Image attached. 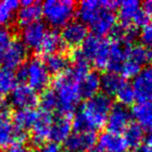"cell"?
<instances>
[{
  "label": "cell",
  "instance_id": "28",
  "mask_svg": "<svg viewBox=\"0 0 152 152\" xmlns=\"http://www.w3.org/2000/svg\"><path fill=\"white\" fill-rule=\"evenodd\" d=\"M127 57L134 61L142 67H145L150 65L152 61V50L144 45H134L130 47Z\"/></svg>",
  "mask_w": 152,
  "mask_h": 152
},
{
  "label": "cell",
  "instance_id": "10",
  "mask_svg": "<svg viewBox=\"0 0 152 152\" xmlns=\"http://www.w3.org/2000/svg\"><path fill=\"white\" fill-rule=\"evenodd\" d=\"M10 103L17 110L34 108L39 103L38 94L27 85H20L10 94Z\"/></svg>",
  "mask_w": 152,
  "mask_h": 152
},
{
  "label": "cell",
  "instance_id": "33",
  "mask_svg": "<svg viewBox=\"0 0 152 152\" xmlns=\"http://www.w3.org/2000/svg\"><path fill=\"white\" fill-rule=\"evenodd\" d=\"M119 101V104L123 106L131 105L135 101V94L132 89V86L127 83H124L118 92L115 95Z\"/></svg>",
  "mask_w": 152,
  "mask_h": 152
},
{
  "label": "cell",
  "instance_id": "13",
  "mask_svg": "<svg viewBox=\"0 0 152 152\" xmlns=\"http://www.w3.org/2000/svg\"><path fill=\"white\" fill-rule=\"evenodd\" d=\"M27 57V48L19 40H13L2 55L4 67L9 69H18Z\"/></svg>",
  "mask_w": 152,
  "mask_h": 152
},
{
  "label": "cell",
  "instance_id": "40",
  "mask_svg": "<svg viewBox=\"0 0 152 152\" xmlns=\"http://www.w3.org/2000/svg\"><path fill=\"white\" fill-rule=\"evenodd\" d=\"M144 11L146 12V14L148 15L149 18H152V0L151 1H147L144 4Z\"/></svg>",
  "mask_w": 152,
  "mask_h": 152
},
{
  "label": "cell",
  "instance_id": "11",
  "mask_svg": "<svg viewBox=\"0 0 152 152\" xmlns=\"http://www.w3.org/2000/svg\"><path fill=\"white\" fill-rule=\"evenodd\" d=\"M47 31L48 29L46 25L41 21L26 25L21 30V42L25 45L26 48L40 50Z\"/></svg>",
  "mask_w": 152,
  "mask_h": 152
},
{
  "label": "cell",
  "instance_id": "9",
  "mask_svg": "<svg viewBox=\"0 0 152 152\" xmlns=\"http://www.w3.org/2000/svg\"><path fill=\"white\" fill-rule=\"evenodd\" d=\"M88 36L89 32L87 25L79 20H72L71 22H69L67 25L64 26L61 34L64 45H67L72 48L80 46Z\"/></svg>",
  "mask_w": 152,
  "mask_h": 152
},
{
  "label": "cell",
  "instance_id": "37",
  "mask_svg": "<svg viewBox=\"0 0 152 152\" xmlns=\"http://www.w3.org/2000/svg\"><path fill=\"white\" fill-rule=\"evenodd\" d=\"M37 152H63L61 145L55 142H45L44 144L39 146Z\"/></svg>",
  "mask_w": 152,
  "mask_h": 152
},
{
  "label": "cell",
  "instance_id": "35",
  "mask_svg": "<svg viewBox=\"0 0 152 152\" xmlns=\"http://www.w3.org/2000/svg\"><path fill=\"white\" fill-rule=\"evenodd\" d=\"M13 32L7 26H0V54L4 53L7 48L13 42Z\"/></svg>",
  "mask_w": 152,
  "mask_h": 152
},
{
  "label": "cell",
  "instance_id": "14",
  "mask_svg": "<svg viewBox=\"0 0 152 152\" xmlns=\"http://www.w3.org/2000/svg\"><path fill=\"white\" fill-rule=\"evenodd\" d=\"M132 45L127 42L114 41L110 43V59H108L107 70L108 72H119L122 64L126 61L128 56L129 49Z\"/></svg>",
  "mask_w": 152,
  "mask_h": 152
},
{
  "label": "cell",
  "instance_id": "29",
  "mask_svg": "<svg viewBox=\"0 0 152 152\" xmlns=\"http://www.w3.org/2000/svg\"><path fill=\"white\" fill-rule=\"evenodd\" d=\"M144 130L137 124H129V126L124 131V139L127 143L128 148L137 149L141 147L142 143L144 141Z\"/></svg>",
  "mask_w": 152,
  "mask_h": 152
},
{
  "label": "cell",
  "instance_id": "15",
  "mask_svg": "<svg viewBox=\"0 0 152 152\" xmlns=\"http://www.w3.org/2000/svg\"><path fill=\"white\" fill-rule=\"evenodd\" d=\"M53 119L50 114L41 112L38 120L31 127V141L34 145H42L50 137Z\"/></svg>",
  "mask_w": 152,
  "mask_h": 152
},
{
  "label": "cell",
  "instance_id": "18",
  "mask_svg": "<svg viewBox=\"0 0 152 152\" xmlns=\"http://www.w3.org/2000/svg\"><path fill=\"white\" fill-rule=\"evenodd\" d=\"M131 118L135 120L144 131L152 133V101L139 102L131 112Z\"/></svg>",
  "mask_w": 152,
  "mask_h": 152
},
{
  "label": "cell",
  "instance_id": "38",
  "mask_svg": "<svg viewBox=\"0 0 152 152\" xmlns=\"http://www.w3.org/2000/svg\"><path fill=\"white\" fill-rule=\"evenodd\" d=\"M141 152H152V133H148L141 145Z\"/></svg>",
  "mask_w": 152,
  "mask_h": 152
},
{
  "label": "cell",
  "instance_id": "32",
  "mask_svg": "<svg viewBox=\"0 0 152 152\" xmlns=\"http://www.w3.org/2000/svg\"><path fill=\"white\" fill-rule=\"evenodd\" d=\"M39 103H40L41 110L43 113L50 114L57 110V98L53 90H45L43 91L41 97L39 98Z\"/></svg>",
  "mask_w": 152,
  "mask_h": 152
},
{
  "label": "cell",
  "instance_id": "34",
  "mask_svg": "<svg viewBox=\"0 0 152 152\" xmlns=\"http://www.w3.org/2000/svg\"><path fill=\"white\" fill-rule=\"evenodd\" d=\"M142 68H143L142 66H140L134 61L127 57L126 61L122 64L119 72L121 74V77H124V78H134L135 76L137 75V73L142 70Z\"/></svg>",
  "mask_w": 152,
  "mask_h": 152
},
{
  "label": "cell",
  "instance_id": "25",
  "mask_svg": "<svg viewBox=\"0 0 152 152\" xmlns=\"http://www.w3.org/2000/svg\"><path fill=\"white\" fill-rule=\"evenodd\" d=\"M63 47L64 43L61 38V34L55 30H48L40 47V51H42L46 55H49L61 52Z\"/></svg>",
  "mask_w": 152,
  "mask_h": 152
},
{
  "label": "cell",
  "instance_id": "4",
  "mask_svg": "<svg viewBox=\"0 0 152 152\" xmlns=\"http://www.w3.org/2000/svg\"><path fill=\"white\" fill-rule=\"evenodd\" d=\"M76 5L71 0H47L42 4V16L53 27H61L72 21Z\"/></svg>",
  "mask_w": 152,
  "mask_h": 152
},
{
  "label": "cell",
  "instance_id": "20",
  "mask_svg": "<svg viewBox=\"0 0 152 152\" xmlns=\"http://www.w3.org/2000/svg\"><path fill=\"white\" fill-rule=\"evenodd\" d=\"M40 112L34 108H26V110H18L14 114L12 119L16 129L19 131L25 132L28 129H31L36 121L38 120Z\"/></svg>",
  "mask_w": 152,
  "mask_h": 152
},
{
  "label": "cell",
  "instance_id": "30",
  "mask_svg": "<svg viewBox=\"0 0 152 152\" xmlns=\"http://www.w3.org/2000/svg\"><path fill=\"white\" fill-rule=\"evenodd\" d=\"M20 7L17 0H3L0 1V26H4L14 19V16Z\"/></svg>",
  "mask_w": 152,
  "mask_h": 152
},
{
  "label": "cell",
  "instance_id": "36",
  "mask_svg": "<svg viewBox=\"0 0 152 152\" xmlns=\"http://www.w3.org/2000/svg\"><path fill=\"white\" fill-rule=\"evenodd\" d=\"M141 41L143 42L144 46L148 48L152 47V23H148L142 28Z\"/></svg>",
  "mask_w": 152,
  "mask_h": 152
},
{
  "label": "cell",
  "instance_id": "42",
  "mask_svg": "<svg viewBox=\"0 0 152 152\" xmlns=\"http://www.w3.org/2000/svg\"><path fill=\"white\" fill-rule=\"evenodd\" d=\"M2 63V54H0V64Z\"/></svg>",
  "mask_w": 152,
  "mask_h": 152
},
{
  "label": "cell",
  "instance_id": "17",
  "mask_svg": "<svg viewBox=\"0 0 152 152\" xmlns=\"http://www.w3.org/2000/svg\"><path fill=\"white\" fill-rule=\"evenodd\" d=\"M98 147L101 152H127L128 150V146L124 137L110 131L99 135Z\"/></svg>",
  "mask_w": 152,
  "mask_h": 152
},
{
  "label": "cell",
  "instance_id": "3",
  "mask_svg": "<svg viewBox=\"0 0 152 152\" xmlns=\"http://www.w3.org/2000/svg\"><path fill=\"white\" fill-rule=\"evenodd\" d=\"M18 81L27 83V86L36 92L45 91L50 83V73L40 57H32L25 65L18 68L16 72Z\"/></svg>",
  "mask_w": 152,
  "mask_h": 152
},
{
  "label": "cell",
  "instance_id": "7",
  "mask_svg": "<svg viewBox=\"0 0 152 152\" xmlns=\"http://www.w3.org/2000/svg\"><path fill=\"white\" fill-rule=\"evenodd\" d=\"M132 89L135 99L140 102L152 101V65L142 68L132 80Z\"/></svg>",
  "mask_w": 152,
  "mask_h": 152
},
{
  "label": "cell",
  "instance_id": "19",
  "mask_svg": "<svg viewBox=\"0 0 152 152\" xmlns=\"http://www.w3.org/2000/svg\"><path fill=\"white\" fill-rule=\"evenodd\" d=\"M71 129L72 123L70 121L69 117L61 115L56 119H53L49 139L57 144L65 142L68 139V137L71 134Z\"/></svg>",
  "mask_w": 152,
  "mask_h": 152
},
{
  "label": "cell",
  "instance_id": "22",
  "mask_svg": "<svg viewBox=\"0 0 152 152\" xmlns=\"http://www.w3.org/2000/svg\"><path fill=\"white\" fill-rule=\"evenodd\" d=\"M44 63L49 73L61 75V74L65 73L69 69L70 59L66 54H64L61 52H57L53 53V54L46 55Z\"/></svg>",
  "mask_w": 152,
  "mask_h": 152
},
{
  "label": "cell",
  "instance_id": "41",
  "mask_svg": "<svg viewBox=\"0 0 152 152\" xmlns=\"http://www.w3.org/2000/svg\"><path fill=\"white\" fill-rule=\"evenodd\" d=\"M88 152H101L99 149H96V148H92L91 150H89Z\"/></svg>",
  "mask_w": 152,
  "mask_h": 152
},
{
  "label": "cell",
  "instance_id": "39",
  "mask_svg": "<svg viewBox=\"0 0 152 152\" xmlns=\"http://www.w3.org/2000/svg\"><path fill=\"white\" fill-rule=\"evenodd\" d=\"M7 152H30V150L24 143H16L9 148Z\"/></svg>",
  "mask_w": 152,
  "mask_h": 152
},
{
  "label": "cell",
  "instance_id": "6",
  "mask_svg": "<svg viewBox=\"0 0 152 152\" xmlns=\"http://www.w3.org/2000/svg\"><path fill=\"white\" fill-rule=\"evenodd\" d=\"M26 133L16 129L9 108L4 104H0V149L11 147L16 143H24Z\"/></svg>",
  "mask_w": 152,
  "mask_h": 152
},
{
  "label": "cell",
  "instance_id": "21",
  "mask_svg": "<svg viewBox=\"0 0 152 152\" xmlns=\"http://www.w3.org/2000/svg\"><path fill=\"white\" fill-rule=\"evenodd\" d=\"M117 7L121 24L126 26H132L133 20L142 10L141 4L137 0H125L122 2H118Z\"/></svg>",
  "mask_w": 152,
  "mask_h": 152
},
{
  "label": "cell",
  "instance_id": "16",
  "mask_svg": "<svg viewBox=\"0 0 152 152\" xmlns=\"http://www.w3.org/2000/svg\"><path fill=\"white\" fill-rule=\"evenodd\" d=\"M17 12V21L19 25L26 26L38 22L42 17V4L36 1H22Z\"/></svg>",
  "mask_w": 152,
  "mask_h": 152
},
{
  "label": "cell",
  "instance_id": "23",
  "mask_svg": "<svg viewBox=\"0 0 152 152\" xmlns=\"http://www.w3.org/2000/svg\"><path fill=\"white\" fill-rule=\"evenodd\" d=\"M124 83L125 81L118 73L106 72L100 77V90H102L104 95L108 97L115 96Z\"/></svg>",
  "mask_w": 152,
  "mask_h": 152
},
{
  "label": "cell",
  "instance_id": "24",
  "mask_svg": "<svg viewBox=\"0 0 152 152\" xmlns=\"http://www.w3.org/2000/svg\"><path fill=\"white\" fill-rule=\"evenodd\" d=\"M83 97L91 98L97 95L100 90V76L96 72H89L79 83Z\"/></svg>",
  "mask_w": 152,
  "mask_h": 152
},
{
  "label": "cell",
  "instance_id": "31",
  "mask_svg": "<svg viewBox=\"0 0 152 152\" xmlns=\"http://www.w3.org/2000/svg\"><path fill=\"white\" fill-rule=\"evenodd\" d=\"M110 43L108 41L102 39L100 46L94 56L92 63L95 65L96 68L99 70H105L107 69L108 66V59H110Z\"/></svg>",
  "mask_w": 152,
  "mask_h": 152
},
{
  "label": "cell",
  "instance_id": "5",
  "mask_svg": "<svg viewBox=\"0 0 152 152\" xmlns=\"http://www.w3.org/2000/svg\"><path fill=\"white\" fill-rule=\"evenodd\" d=\"M117 7H118V2L104 1L103 7L96 13L93 19L89 22V26L95 36L102 38L113 31L117 21V16L114 12V9Z\"/></svg>",
  "mask_w": 152,
  "mask_h": 152
},
{
  "label": "cell",
  "instance_id": "26",
  "mask_svg": "<svg viewBox=\"0 0 152 152\" xmlns=\"http://www.w3.org/2000/svg\"><path fill=\"white\" fill-rule=\"evenodd\" d=\"M104 1H98V0H86L79 3L77 9V15L79 17V21L85 24H89V22L93 19L98 11L103 7Z\"/></svg>",
  "mask_w": 152,
  "mask_h": 152
},
{
  "label": "cell",
  "instance_id": "1",
  "mask_svg": "<svg viewBox=\"0 0 152 152\" xmlns=\"http://www.w3.org/2000/svg\"><path fill=\"white\" fill-rule=\"evenodd\" d=\"M113 106L110 97L104 94H97L81 105L74 116L72 127L75 131L95 132L105 125L106 119Z\"/></svg>",
  "mask_w": 152,
  "mask_h": 152
},
{
  "label": "cell",
  "instance_id": "27",
  "mask_svg": "<svg viewBox=\"0 0 152 152\" xmlns=\"http://www.w3.org/2000/svg\"><path fill=\"white\" fill-rule=\"evenodd\" d=\"M17 77L14 70L0 67V97L10 95L17 87Z\"/></svg>",
  "mask_w": 152,
  "mask_h": 152
},
{
  "label": "cell",
  "instance_id": "8",
  "mask_svg": "<svg viewBox=\"0 0 152 152\" xmlns=\"http://www.w3.org/2000/svg\"><path fill=\"white\" fill-rule=\"evenodd\" d=\"M130 120L131 113L128 110V108L119 103L115 104L112 106L106 119L105 125L107 127V131L120 134L126 130L130 124Z\"/></svg>",
  "mask_w": 152,
  "mask_h": 152
},
{
  "label": "cell",
  "instance_id": "12",
  "mask_svg": "<svg viewBox=\"0 0 152 152\" xmlns=\"http://www.w3.org/2000/svg\"><path fill=\"white\" fill-rule=\"evenodd\" d=\"M96 141L95 132L91 131H75L68 137L65 143V150L67 152H88L94 148Z\"/></svg>",
  "mask_w": 152,
  "mask_h": 152
},
{
  "label": "cell",
  "instance_id": "2",
  "mask_svg": "<svg viewBox=\"0 0 152 152\" xmlns=\"http://www.w3.org/2000/svg\"><path fill=\"white\" fill-rule=\"evenodd\" d=\"M53 91L57 98V110L61 116H70L76 110L83 99L79 81L73 78L67 71L55 78Z\"/></svg>",
  "mask_w": 152,
  "mask_h": 152
}]
</instances>
